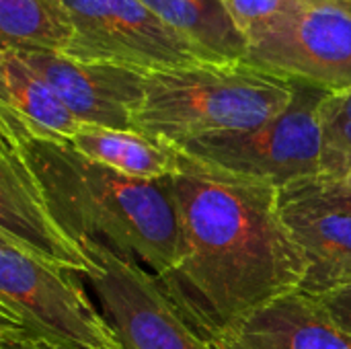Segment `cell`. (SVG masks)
I'll return each instance as SVG.
<instances>
[{"mask_svg":"<svg viewBox=\"0 0 351 349\" xmlns=\"http://www.w3.org/2000/svg\"><path fill=\"white\" fill-rule=\"evenodd\" d=\"M212 349H351L348 335L317 296L290 292L241 321Z\"/></svg>","mask_w":351,"mask_h":349,"instance_id":"cell-12","label":"cell"},{"mask_svg":"<svg viewBox=\"0 0 351 349\" xmlns=\"http://www.w3.org/2000/svg\"><path fill=\"white\" fill-rule=\"evenodd\" d=\"M16 53L56 91L82 125L134 130V117L144 101L146 72L84 62L60 51Z\"/></svg>","mask_w":351,"mask_h":349,"instance_id":"cell-9","label":"cell"},{"mask_svg":"<svg viewBox=\"0 0 351 349\" xmlns=\"http://www.w3.org/2000/svg\"><path fill=\"white\" fill-rule=\"evenodd\" d=\"M0 349H66L43 341H0ZM123 349V348H117Z\"/></svg>","mask_w":351,"mask_h":349,"instance_id":"cell-21","label":"cell"},{"mask_svg":"<svg viewBox=\"0 0 351 349\" xmlns=\"http://www.w3.org/2000/svg\"><path fill=\"white\" fill-rule=\"evenodd\" d=\"M294 97L274 119L245 132L204 136L181 150L224 171L286 187L323 175L321 105L329 91L292 80Z\"/></svg>","mask_w":351,"mask_h":349,"instance_id":"cell-5","label":"cell"},{"mask_svg":"<svg viewBox=\"0 0 351 349\" xmlns=\"http://www.w3.org/2000/svg\"><path fill=\"white\" fill-rule=\"evenodd\" d=\"M323 306L329 311V315L335 319V323L351 335V284L348 286H341V288H335L323 296H317Z\"/></svg>","mask_w":351,"mask_h":349,"instance_id":"cell-19","label":"cell"},{"mask_svg":"<svg viewBox=\"0 0 351 349\" xmlns=\"http://www.w3.org/2000/svg\"><path fill=\"white\" fill-rule=\"evenodd\" d=\"M0 341L66 349L123 348L72 272L53 267L0 234Z\"/></svg>","mask_w":351,"mask_h":349,"instance_id":"cell-4","label":"cell"},{"mask_svg":"<svg viewBox=\"0 0 351 349\" xmlns=\"http://www.w3.org/2000/svg\"><path fill=\"white\" fill-rule=\"evenodd\" d=\"M70 144L86 158L125 177L162 181L179 171L181 148L148 138L136 130L82 125Z\"/></svg>","mask_w":351,"mask_h":349,"instance_id":"cell-13","label":"cell"},{"mask_svg":"<svg viewBox=\"0 0 351 349\" xmlns=\"http://www.w3.org/2000/svg\"><path fill=\"white\" fill-rule=\"evenodd\" d=\"M292 97V80L249 62L156 70L146 74L134 130L183 148L204 136L253 130L280 115Z\"/></svg>","mask_w":351,"mask_h":349,"instance_id":"cell-3","label":"cell"},{"mask_svg":"<svg viewBox=\"0 0 351 349\" xmlns=\"http://www.w3.org/2000/svg\"><path fill=\"white\" fill-rule=\"evenodd\" d=\"M313 183L317 191L331 204L351 212V183L343 179H333V177H313Z\"/></svg>","mask_w":351,"mask_h":349,"instance_id":"cell-20","label":"cell"},{"mask_svg":"<svg viewBox=\"0 0 351 349\" xmlns=\"http://www.w3.org/2000/svg\"><path fill=\"white\" fill-rule=\"evenodd\" d=\"M0 138L23 152L53 218L78 245L99 243L152 276L175 265L179 220L169 179H132L103 167L80 154L70 140L35 132L6 105H0Z\"/></svg>","mask_w":351,"mask_h":349,"instance_id":"cell-2","label":"cell"},{"mask_svg":"<svg viewBox=\"0 0 351 349\" xmlns=\"http://www.w3.org/2000/svg\"><path fill=\"white\" fill-rule=\"evenodd\" d=\"M343 181H348V183H351V173H350V175H348V177H346V179H343Z\"/></svg>","mask_w":351,"mask_h":349,"instance_id":"cell-23","label":"cell"},{"mask_svg":"<svg viewBox=\"0 0 351 349\" xmlns=\"http://www.w3.org/2000/svg\"><path fill=\"white\" fill-rule=\"evenodd\" d=\"M208 62H245L249 43L222 0H142Z\"/></svg>","mask_w":351,"mask_h":349,"instance_id":"cell-14","label":"cell"},{"mask_svg":"<svg viewBox=\"0 0 351 349\" xmlns=\"http://www.w3.org/2000/svg\"><path fill=\"white\" fill-rule=\"evenodd\" d=\"M169 189L179 249L175 265L154 278L202 341L212 346L261 306L300 290L308 263L282 218L278 185L181 150Z\"/></svg>","mask_w":351,"mask_h":349,"instance_id":"cell-1","label":"cell"},{"mask_svg":"<svg viewBox=\"0 0 351 349\" xmlns=\"http://www.w3.org/2000/svg\"><path fill=\"white\" fill-rule=\"evenodd\" d=\"M0 234L53 267L84 278L97 272L90 255L58 224L31 165L6 138H0Z\"/></svg>","mask_w":351,"mask_h":349,"instance_id":"cell-10","label":"cell"},{"mask_svg":"<svg viewBox=\"0 0 351 349\" xmlns=\"http://www.w3.org/2000/svg\"><path fill=\"white\" fill-rule=\"evenodd\" d=\"M323 177L346 179L351 173V88L329 93L321 105Z\"/></svg>","mask_w":351,"mask_h":349,"instance_id":"cell-17","label":"cell"},{"mask_svg":"<svg viewBox=\"0 0 351 349\" xmlns=\"http://www.w3.org/2000/svg\"><path fill=\"white\" fill-rule=\"evenodd\" d=\"M230 19L239 27V31L245 35L247 43L249 39L267 27L274 19L284 14L296 0H222Z\"/></svg>","mask_w":351,"mask_h":349,"instance_id":"cell-18","label":"cell"},{"mask_svg":"<svg viewBox=\"0 0 351 349\" xmlns=\"http://www.w3.org/2000/svg\"><path fill=\"white\" fill-rule=\"evenodd\" d=\"M74 37L62 0H0V47L64 53Z\"/></svg>","mask_w":351,"mask_h":349,"instance_id":"cell-16","label":"cell"},{"mask_svg":"<svg viewBox=\"0 0 351 349\" xmlns=\"http://www.w3.org/2000/svg\"><path fill=\"white\" fill-rule=\"evenodd\" d=\"M80 247L97 263L86 280L123 349H212L187 327L146 267L93 241Z\"/></svg>","mask_w":351,"mask_h":349,"instance_id":"cell-8","label":"cell"},{"mask_svg":"<svg viewBox=\"0 0 351 349\" xmlns=\"http://www.w3.org/2000/svg\"><path fill=\"white\" fill-rule=\"evenodd\" d=\"M280 212L308 263L300 292L323 296L351 284V212L327 202L313 177L280 187Z\"/></svg>","mask_w":351,"mask_h":349,"instance_id":"cell-11","label":"cell"},{"mask_svg":"<svg viewBox=\"0 0 351 349\" xmlns=\"http://www.w3.org/2000/svg\"><path fill=\"white\" fill-rule=\"evenodd\" d=\"M74 37L64 51L84 62H105L140 72L208 62L165 25L142 0H62Z\"/></svg>","mask_w":351,"mask_h":349,"instance_id":"cell-7","label":"cell"},{"mask_svg":"<svg viewBox=\"0 0 351 349\" xmlns=\"http://www.w3.org/2000/svg\"><path fill=\"white\" fill-rule=\"evenodd\" d=\"M0 105L12 109L35 132L72 140L82 128L56 91L10 47H0Z\"/></svg>","mask_w":351,"mask_h":349,"instance_id":"cell-15","label":"cell"},{"mask_svg":"<svg viewBox=\"0 0 351 349\" xmlns=\"http://www.w3.org/2000/svg\"><path fill=\"white\" fill-rule=\"evenodd\" d=\"M335 2H343V4H350L351 6V0H335Z\"/></svg>","mask_w":351,"mask_h":349,"instance_id":"cell-22","label":"cell"},{"mask_svg":"<svg viewBox=\"0 0 351 349\" xmlns=\"http://www.w3.org/2000/svg\"><path fill=\"white\" fill-rule=\"evenodd\" d=\"M245 62L329 93L351 88V6L296 0L249 39Z\"/></svg>","mask_w":351,"mask_h":349,"instance_id":"cell-6","label":"cell"}]
</instances>
